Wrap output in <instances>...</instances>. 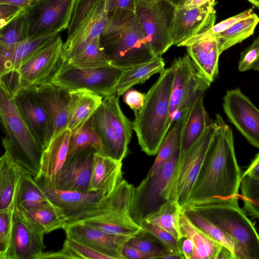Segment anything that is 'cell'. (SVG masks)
Instances as JSON below:
<instances>
[{
	"label": "cell",
	"instance_id": "6da1fadb",
	"mask_svg": "<svg viewBox=\"0 0 259 259\" xmlns=\"http://www.w3.org/2000/svg\"><path fill=\"white\" fill-rule=\"evenodd\" d=\"M217 126L186 204L238 203L242 174L235 155L232 131L216 115Z\"/></svg>",
	"mask_w": 259,
	"mask_h": 259
},
{
	"label": "cell",
	"instance_id": "7a4b0ae2",
	"mask_svg": "<svg viewBox=\"0 0 259 259\" xmlns=\"http://www.w3.org/2000/svg\"><path fill=\"white\" fill-rule=\"evenodd\" d=\"M100 41L111 63L119 67L132 68L156 57L133 11L108 12L107 22Z\"/></svg>",
	"mask_w": 259,
	"mask_h": 259
},
{
	"label": "cell",
	"instance_id": "3957f363",
	"mask_svg": "<svg viewBox=\"0 0 259 259\" xmlns=\"http://www.w3.org/2000/svg\"><path fill=\"white\" fill-rule=\"evenodd\" d=\"M175 74L172 64L160 73L156 81L145 94L144 105L135 113L133 130L142 151L146 154H157L168 131L170 95Z\"/></svg>",
	"mask_w": 259,
	"mask_h": 259
},
{
	"label": "cell",
	"instance_id": "277c9868",
	"mask_svg": "<svg viewBox=\"0 0 259 259\" xmlns=\"http://www.w3.org/2000/svg\"><path fill=\"white\" fill-rule=\"evenodd\" d=\"M0 118L4 137L2 145L24 171L37 178L44 149L19 113L14 94L0 83Z\"/></svg>",
	"mask_w": 259,
	"mask_h": 259
},
{
	"label": "cell",
	"instance_id": "5b68a950",
	"mask_svg": "<svg viewBox=\"0 0 259 259\" xmlns=\"http://www.w3.org/2000/svg\"><path fill=\"white\" fill-rule=\"evenodd\" d=\"M215 225L233 242L235 259H259V234L238 203L187 204Z\"/></svg>",
	"mask_w": 259,
	"mask_h": 259
},
{
	"label": "cell",
	"instance_id": "8992f818",
	"mask_svg": "<svg viewBox=\"0 0 259 259\" xmlns=\"http://www.w3.org/2000/svg\"><path fill=\"white\" fill-rule=\"evenodd\" d=\"M116 95L103 98L92 116L93 126L104 146V155L118 161L126 157L133 123L124 114Z\"/></svg>",
	"mask_w": 259,
	"mask_h": 259
},
{
	"label": "cell",
	"instance_id": "52a82bcc",
	"mask_svg": "<svg viewBox=\"0 0 259 259\" xmlns=\"http://www.w3.org/2000/svg\"><path fill=\"white\" fill-rule=\"evenodd\" d=\"M179 155V147L155 172L150 176H146L135 187L130 214L139 226L169 200Z\"/></svg>",
	"mask_w": 259,
	"mask_h": 259
},
{
	"label": "cell",
	"instance_id": "ba28073f",
	"mask_svg": "<svg viewBox=\"0 0 259 259\" xmlns=\"http://www.w3.org/2000/svg\"><path fill=\"white\" fill-rule=\"evenodd\" d=\"M130 68L113 64L82 68L64 62L51 83L69 91L86 90L105 98L116 95V85L123 74Z\"/></svg>",
	"mask_w": 259,
	"mask_h": 259
},
{
	"label": "cell",
	"instance_id": "9c48e42d",
	"mask_svg": "<svg viewBox=\"0 0 259 259\" xmlns=\"http://www.w3.org/2000/svg\"><path fill=\"white\" fill-rule=\"evenodd\" d=\"M169 111L168 129L189 110L196 99L204 95L210 82L197 69L187 54L176 59Z\"/></svg>",
	"mask_w": 259,
	"mask_h": 259
},
{
	"label": "cell",
	"instance_id": "30bf717a",
	"mask_svg": "<svg viewBox=\"0 0 259 259\" xmlns=\"http://www.w3.org/2000/svg\"><path fill=\"white\" fill-rule=\"evenodd\" d=\"M176 8L166 0L150 4L136 1L135 13L144 34L156 56H161L173 45L171 34Z\"/></svg>",
	"mask_w": 259,
	"mask_h": 259
},
{
	"label": "cell",
	"instance_id": "8fae6325",
	"mask_svg": "<svg viewBox=\"0 0 259 259\" xmlns=\"http://www.w3.org/2000/svg\"><path fill=\"white\" fill-rule=\"evenodd\" d=\"M212 122L200 138L184 155L179 157L169 200L183 207L189 200L217 128Z\"/></svg>",
	"mask_w": 259,
	"mask_h": 259
},
{
	"label": "cell",
	"instance_id": "7c38bea8",
	"mask_svg": "<svg viewBox=\"0 0 259 259\" xmlns=\"http://www.w3.org/2000/svg\"><path fill=\"white\" fill-rule=\"evenodd\" d=\"M76 1L35 0L26 7L23 11L28 23V38L68 29Z\"/></svg>",
	"mask_w": 259,
	"mask_h": 259
},
{
	"label": "cell",
	"instance_id": "4fadbf2b",
	"mask_svg": "<svg viewBox=\"0 0 259 259\" xmlns=\"http://www.w3.org/2000/svg\"><path fill=\"white\" fill-rule=\"evenodd\" d=\"M63 41L59 34L23 61L15 70L19 90L51 83L64 61Z\"/></svg>",
	"mask_w": 259,
	"mask_h": 259
},
{
	"label": "cell",
	"instance_id": "5bb4252c",
	"mask_svg": "<svg viewBox=\"0 0 259 259\" xmlns=\"http://www.w3.org/2000/svg\"><path fill=\"white\" fill-rule=\"evenodd\" d=\"M38 183L51 201L60 209L66 225L93 218L104 197L97 192L61 190Z\"/></svg>",
	"mask_w": 259,
	"mask_h": 259
},
{
	"label": "cell",
	"instance_id": "9a60e30c",
	"mask_svg": "<svg viewBox=\"0 0 259 259\" xmlns=\"http://www.w3.org/2000/svg\"><path fill=\"white\" fill-rule=\"evenodd\" d=\"M214 4L176 8L171 39L173 45L183 47L188 40L205 33L216 19Z\"/></svg>",
	"mask_w": 259,
	"mask_h": 259
},
{
	"label": "cell",
	"instance_id": "2e32d148",
	"mask_svg": "<svg viewBox=\"0 0 259 259\" xmlns=\"http://www.w3.org/2000/svg\"><path fill=\"white\" fill-rule=\"evenodd\" d=\"M224 111L237 130L259 149V110L239 89L228 91L224 98Z\"/></svg>",
	"mask_w": 259,
	"mask_h": 259
},
{
	"label": "cell",
	"instance_id": "e0dca14e",
	"mask_svg": "<svg viewBox=\"0 0 259 259\" xmlns=\"http://www.w3.org/2000/svg\"><path fill=\"white\" fill-rule=\"evenodd\" d=\"M14 100L22 118L45 148L51 140L50 121L35 88L18 90L14 95Z\"/></svg>",
	"mask_w": 259,
	"mask_h": 259
},
{
	"label": "cell",
	"instance_id": "ac0fdd59",
	"mask_svg": "<svg viewBox=\"0 0 259 259\" xmlns=\"http://www.w3.org/2000/svg\"><path fill=\"white\" fill-rule=\"evenodd\" d=\"M66 238L108 255L112 259H124L121 251L132 236L105 232L82 222L67 225L63 229Z\"/></svg>",
	"mask_w": 259,
	"mask_h": 259
},
{
	"label": "cell",
	"instance_id": "d6986e66",
	"mask_svg": "<svg viewBox=\"0 0 259 259\" xmlns=\"http://www.w3.org/2000/svg\"><path fill=\"white\" fill-rule=\"evenodd\" d=\"M44 236L15 206L10 245L6 259H34L46 248Z\"/></svg>",
	"mask_w": 259,
	"mask_h": 259
},
{
	"label": "cell",
	"instance_id": "ffe728a7",
	"mask_svg": "<svg viewBox=\"0 0 259 259\" xmlns=\"http://www.w3.org/2000/svg\"><path fill=\"white\" fill-rule=\"evenodd\" d=\"M97 152L95 148L92 147L67 159L56 179L53 188L89 192L94 156Z\"/></svg>",
	"mask_w": 259,
	"mask_h": 259
},
{
	"label": "cell",
	"instance_id": "44dd1931",
	"mask_svg": "<svg viewBox=\"0 0 259 259\" xmlns=\"http://www.w3.org/2000/svg\"><path fill=\"white\" fill-rule=\"evenodd\" d=\"M104 0H99L87 14L75 34L63 43L62 58L66 62L88 43L100 37L107 22Z\"/></svg>",
	"mask_w": 259,
	"mask_h": 259
},
{
	"label": "cell",
	"instance_id": "7402d4cb",
	"mask_svg": "<svg viewBox=\"0 0 259 259\" xmlns=\"http://www.w3.org/2000/svg\"><path fill=\"white\" fill-rule=\"evenodd\" d=\"M35 88L49 117L51 140L67 128L70 92L53 83Z\"/></svg>",
	"mask_w": 259,
	"mask_h": 259
},
{
	"label": "cell",
	"instance_id": "603a6c76",
	"mask_svg": "<svg viewBox=\"0 0 259 259\" xmlns=\"http://www.w3.org/2000/svg\"><path fill=\"white\" fill-rule=\"evenodd\" d=\"M71 135V131L66 128L52 139L45 147L39 174L35 179L41 184L54 187L56 179L67 158Z\"/></svg>",
	"mask_w": 259,
	"mask_h": 259
},
{
	"label": "cell",
	"instance_id": "cb8c5ba5",
	"mask_svg": "<svg viewBox=\"0 0 259 259\" xmlns=\"http://www.w3.org/2000/svg\"><path fill=\"white\" fill-rule=\"evenodd\" d=\"M188 54L198 70L210 82L218 75L219 59L221 54L216 38L205 33L186 42Z\"/></svg>",
	"mask_w": 259,
	"mask_h": 259
},
{
	"label": "cell",
	"instance_id": "d4e9b609",
	"mask_svg": "<svg viewBox=\"0 0 259 259\" xmlns=\"http://www.w3.org/2000/svg\"><path fill=\"white\" fill-rule=\"evenodd\" d=\"M123 179L122 162L96 152L89 192L110 194Z\"/></svg>",
	"mask_w": 259,
	"mask_h": 259
},
{
	"label": "cell",
	"instance_id": "484cf974",
	"mask_svg": "<svg viewBox=\"0 0 259 259\" xmlns=\"http://www.w3.org/2000/svg\"><path fill=\"white\" fill-rule=\"evenodd\" d=\"M203 97L204 95L199 96L189 111L181 135L179 157L195 144L212 122L209 120Z\"/></svg>",
	"mask_w": 259,
	"mask_h": 259
},
{
	"label": "cell",
	"instance_id": "4316f807",
	"mask_svg": "<svg viewBox=\"0 0 259 259\" xmlns=\"http://www.w3.org/2000/svg\"><path fill=\"white\" fill-rule=\"evenodd\" d=\"M58 33L28 38L15 46L0 48V76L15 71L25 60L50 42Z\"/></svg>",
	"mask_w": 259,
	"mask_h": 259
},
{
	"label": "cell",
	"instance_id": "83f0119b",
	"mask_svg": "<svg viewBox=\"0 0 259 259\" xmlns=\"http://www.w3.org/2000/svg\"><path fill=\"white\" fill-rule=\"evenodd\" d=\"M70 92L67 128L73 132L93 115L101 104L103 98L86 90Z\"/></svg>",
	"mask_w": 259,
	"mask_h": 259
},
{
	"label": "cell",
	"instance_id": "f1b7e54d",
	"mask_svg": "<svg viewBox=\"0 0 259 259\" xmlns=\"http://www.w3.org/2000/svg\"><path fill=\"white\" fill-rule=\"evenodd\" d=\"M181 237L192 240L194 249L191 259H219L224 247L213 240L198 228L187 217L182 208L179 217Z\"/></svg>",
	"mask_w": 259,
	"mask_h": 259
},
{
	"label": "cell",
	"instance_id": "f546056e",
	"mask_svg": "<svg viewBox=\"0 0 259 259\" xmlns=\"http://www.w3.org/2000/svg\"><path fill=\"white\" fill-rule=\"evenodd\" d=\"M25 171L6 152L0 158V211L16 200L19 182Z\"/></svg>",
	"mask_w": 259,
	"mask_h": 259
},
{
	"label": "cell",
	"instance_id": "4dcf8cb0",
	"mask_svg": "<svg viewBox=\"0 0 259 259\" xmlns=\"http://www.w3.org/2000/svg\"><path fill=\"white\" fill-rule=\"evenodd\" d=\"M52 203L35 178L23 172L17 192L16 206L25 212Z\"/></svg>",
	"mask_w": 259,
	"mask_h": 259
},
{
	"label": "cell",
	"instance_id": "1f68e13d",
	"mask_svg": "<svg viewBox=\"0 0 259 259\" xmlns=\"http://www.w3.org/2000/svg\"><path fill=\"white\" fill-rule=\"evenodd\" d=\"M164 67L161 56H156L149 61L132 67L123 74L116 85V95L120 97L135 85L144 83L152 75L163 71Z\"/></svg>",
	"mask_w": 259,
	"mask_h": 259
},
{
	"label": "cell",
	"instance_id": "d6a6232c",
	"mask_svg": "<svg viewBox=\"0 0 259 259\" xmlns=\"http://www.w3.org/2000/svg\"><path fill=\"white\" fill-rule=\"evenodd\" d=\"M22 212L32 226L44 235L57 229H64L67 224L61 211L53 203Z\"/></svg>",
	"mask_w": 259,
	"mask_h": 259
},
{
	"label": "cell",
	"instance_id": "836d02e7",
	"mask_svg": "<svg viewBox=\"0 0 259 259\" xmlns=\"http://www.w3.org/2000/svg\"><path fill=\"white\" fill-rule=\"evenodd\" d=\"M109 234L134 236L142 229L130 214L106 216L80 222Z\"/></svg>",
	"mask_w": 259,
	"mask_h": 259
},
{
	"label": "cell",
	"instance_id": "e575fe53",
	"mask_svg": "<svg viewBox=\"0 0 259 259\" xmlns=\"http://www.w3.org/2000/svg\"><path fill=\"white\" fill-rule=\"evenodd\" d=\"M258 22L259 17L253 13L226 30L212 36L217 39L220 53L252 35Z\"/></svg>",
	"mask_w": 259,
	"mask_h": 259
},
{
	"label": "cell",
	"instance_id": "d590c367",
	"mask_svg": "<svg viewBox=\"0 0 259 259\" xmlns=\"http://www.w3.org/2000/svg\"><path fill=\"white\" fill-rule=\"evenodd\" d=\"M92 147L104 155L103 145L93 126L91 116L78 130L71 132L67 159L81 151Z\"/></svg>",
	"mask_w": 259,
	"mask_h": 259
},
{
	"label": "cell",
	"instance_id": "8d00e7d4",
	"mask_svg": "<svg viewBox=\"0 0 259 259\" xmlns=\"http://www.w3.org/2000/svg\"><path fill=\"white\" fill-rule=\"evenodd\" d=\"M65 62L82 68H98L112 64L101 45L100 36L91 40L77 54Z\"/></svg>",
	"mask_w": 259,
	"mask_h": 259
},
{
	"label": "cell",
	"instance_id": "74e56055",
	"mask_svg": "<svg viewBox=\"0 0 259 259\" xmlns=\"http://www.w3.org/2000/svg\"><path fill=\"white\" fill-rule=\"evenodd\" d=\"M181 210L176 201L169 200L145 221L168 232L179 240L181 237L179 223Z\"/></svg>",
	"mask_w": 259,
	"mask_h": 259
},
{
	"label": "cell",
	"instance_id": "f35d334b",
	"mask_svg": "<svg viewBox=\"0 0 259 259\" xmlns=\"http://www.w3.org/2000/svg\"><path fill=\"white\" fill-rule=\"evenodd\" d=\"M189 110L185 112L182 116L175 121L163 138L157 157L147 173L146 177L152 175L157 169L180 147L181 135L182 128Z\"/></svg>",
	"mask_w": 259,
	"mask_h": 259
},
{
	"label": "cell",
	"instance_id": "ab89813d",
	"mask_svg": "<svg viewBox=\"0 0 259 259\" xmlns=\"http://www.w3.org/2000/svg\"><path fill=\"white\" fill-rule=\"evenodd\" d=\"M28 30V23L23 10L0 28V48H11L27 39Z\"/></svg>",
	"mask_w": 259,
	"mask_h": 259
},
{
	"label": "cell",
	"instance_id": "60d3db41",
	"mask_svg": "<svg viewBox=\"0 0 259 259\" xmlns=\"http://www.w3.org/2000/svg\"><path fill=\"white\" fill-rule=\"evenodd\" d=\"M139 250L153 255L155 259L162 258L171 251L160 241L150 233L141 230L126 242Z\"/></svg>",
	"mask_w": 259,
	"mask_h": 259
},
{
	"label": "cell",
	"instance_id": "b9f144b4",
	"mask_svg": "<svg viewBox=\"0 0 259 259\" xmlns=\"http://www.w3.org/2000/svg\"><path fill=\"white\" fill-rule=\"evenodd\" d=\"M182 208L189 219L198 228L213 240L230 249L234 254V244L218 228L195 211L187 207Z\"/></svg>",
	"mask_w": 259,
	"mask_h": 259
},
{
	"label": "cell",
	"instance_id": "7bdbcfd3",
	"mask_svg": "<svg viewBox=\"0 0 259 259\" xmlns=\"http://www.w3.org/2000/svg\"><path fill=\"white\" fill-rule=\"evenodd\" d=\"M240 189L244 210L249 216L259 220V178L242 176Z\"/></svg>",
	"mask_w": 259,
	"mask_h": 259
},
{
	"label": "cell",
	"instance_id": "ee69618b",
	"mask_svg": "<svg viewBox=\"0 0 259 259\" xmlns=\"http://www.w3.org/2000/svg\"><path fill=\"white\" fill-rule=\"evenodd\" d=\"M15 201L7 209L0 211V258L6 259L9 250L13 227Z\"/></svg>",
	"mask_w": 259,
	"mask_h": 259
},
{
	"label": "cell",
	"instance_id": "f6af8a7d",
	"mask_svg": "<svg viewBox=\"0 0 259 259\" xmlns=\"http://www.w3.org/2000/svg\"><path fill=\"white\" fill-rule=\"evenodd\" d=\"M141 227L142 230L154 236L171 251L183 255L181 250L179 241L172 234L153 224L148 223L145 221L142 222Z\"/></svg>",
	"mask_w": 259,
	"mask_h": 259
},
{
	"label": "cell",
	"instance_id": "bcb514c9",
	"mask_svg": "<svg viewBox=\"0 0 259 259\" xmlns=\"http://www.w3.org/2000/svg\"><path fill=\"white\" fill-rule=\"evenodd\" d=\"M238 70L240 72L259 71V36L241 53Z\"/></svg>",
	"mask_w": 259,
	"mask_h": 259
},
{
	"label": "cell",
	"instance_id": "7dc6e473",
	"mask_svg": "<svg viewBox=\"0 0 259 259\" xmlns=\"http://www.w3.org/2000/svg\"><path fill=\"white\" fill-rule=\"evenodd\" d=\"M99 0H76L71 20L68 28V38L78 30L83 19Z\"/></svg>",
	"mask_w": 259,
	"mask_h": 259
},
{
	"label": "cell",
	"instance_id": "c3c4849f",
	"mask_svg": "<svg viewBox=\"0 0 259 259\" xmlns=\"http://www.w3.org/2000/svg\"><path fill=\"white\" fill-rule=\"evenodd\" d=\"M63 245L68 248L75 259H112L108 255L67 238Z\"/></svg>",
	"mask_w": 259,
	"mask_h": 259
},
{
	"label": "cell",
	"instance_id": "681fc988",
	"mask_svg": "<svg viewBox=\"0 0 259 259\" xmlns=\"http://www.w3.org/2000/svg\"><path fill=\"white\" fill-rule=\"evenodd\" d=\"M253 13L252 9H248L237 15L228 18L217 24H214L209 31L206 32V34L209 36H212L216 34L226 30L240 21L248 17Z\"/></svg>",
	"mask_w": 259,
	"mask_h": 259
},
{
	"label": "cell",
	"instance_id": "f907efd6",
	"mask_svg": "<svg viewBox=\"0 0 259 259\" xmlns=\"http://www.w3.org/2000/svg\"><path fill=\"white\" fill-rule=\"evenodd\" d=\"M124 102L136 113L140 111L144 105L145 94L134 89H130L124 94Z\"/></svg>",
	"mask_w": 259,
	"mask_h": 259
},
{
	"label": "cell",
	"instance_id": "816d5d0a",
	"mask_svg": "<svg viewBox=\"0 0 259 259\" xmlns=\"http://www.w3.org/2000/svg\"><path fill=\"white\" fill-rule=\"evenodd\" d=\"M24 9L7 3H0V28L18 15Z\"/></svg>",
	"mask_w": 259,
	"mask_h": 259
},
{
	"label": "cell",
	"instance_id": "f5cc1de1",
	"mask_svg": "<svg viewBox=\"0 0 259 259\" xmlns=\"http://www.w3.org/2000/svg\"><path fill=\"white\" fill-rule=\"evenodd\" d=\"M105 9L108 12L117 10L135 12L136 0H104Z\"/></svg>",
	"mask_w": 259,
	"mask_h": 259
},
{
	"label": "cell",
	"instance_id": "db71d44e",
	"mask_svg": "<svg viewBox=\"0 0 259 259\" xmlns=\"http://www.w3.org/2000/svg\"><path fill=\"white\" fill-rule=\"evenodd\" d=\"M121 253L124 259H155L153 255L144 253L126 243L122 247Z\"/></svg>",
	"mask_w": 259,
	"mask_h": 259
},
{
	"label": "cell",
	"instance_id": "11a10c76",
	"mask_svg": "<svg viewBox=\"0 0 259 259\" xmlns=\"http://www.w3.org/2000/svg\"><path fill=\"white\" fill-rule=\"evenodd\" d=\"M75 259L70 251L64 245L62 248L56 252H42L38 254L34 259Z\"/></svg>",
	"mask_w": 259,
	"mask_h": 259
},
{
	"label": "cell",
	"instance_id": "9f6ffc18",
	"mask_svg": "<svg viewBox=\"0 0 259 259\" xmlns=\"http://www.w3.org/2000/svg\"><path fill=\"white\" fill-rule=\"evenodd\" d=\"M181 252L184 259H191L194 245L192 240L188 237L182 236L179 240Z\"/></svg>",
	"mask_w": 259,
	"mask_h": 259
},
{
	"label": "cell",
	"instance_id": "6f0895ef",
	"mask_svg": "<svg viewBox=\"0 0 259 259\" xmlns=\"http://www.w3.org/2000/svg\"><path fill=\"white\" fill-rule=\"evenodd\" d=\"M176 8L195 7L203 5L208 2L215 4V0H166Z\"/></svg>",
	"mask_w": 259,
	"mask_h": 259
},
{
	"label": "cell",
	"instance_id": "680465c9",
	"mask_svg": "<svg viewBox=\"0 0 259 259\" xmlns=\"http://www.w3.org/2000/svg\"><path fill=\"white\" fill-rule=\"evenodd\" d=\"M242 176H247L254 179L259 178V152L256 155Z\"/></svg>",
	"mask_w": 259,
	"mask_h": 259
},
{
	"label": "cell",
	"instance_id": "91938a15",
	"mask_svg": "<svg viewBox=\"0 0 259 259\" xmlns=\"http://www.w3.org/2000/svg\"><path fill=\"white\" fill-rule=\"evenodd\" d=\"M35 0H0V3H7L24 9Z\"/></svg>",
	"mask_w": 259,
	"mask_h": 259
},
{
	"label": "cell",
	"instance_id": "94428289",
	"mask_svg": "<svg viewBox=\"0 0 259 259\" xmlns=\"http://www.w3.org/2000/svg\"><path fill=\"white\" fill-rule=\"evenodd\" d=\"M137 2L145 4H150L153 3L158 0H136Z\"/></svg>",
	"mask_w": 259,
	"mask_h": 259
},
{
	"label": "cell",
	"instance_id": "6125c7cd",
	"mask_svg": "<svg viewBox=\"0 0 259 259\" xmlns=\"http://www.w3.org/2000/svg\"><path fill=\"white\" fill-rule=\"evenodd\" d=\"M259 10V0H247Z\"/></svg>",
	"mask_w": 259,
	"mask_h": 259
}]
</instances>
